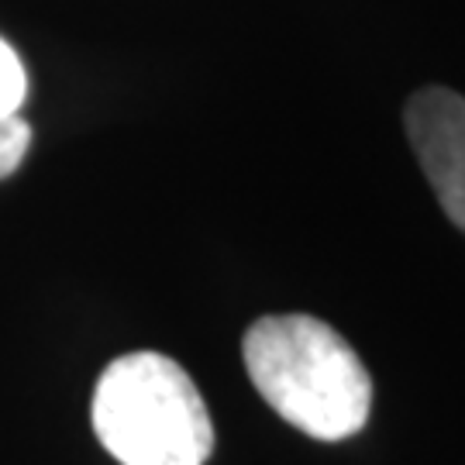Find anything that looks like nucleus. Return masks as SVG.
Here are the masks:
<instances>
[{"instance_id":"nucleus-3","label":"nucleus","mask_w":465,"mask_h":465,"mask_svg":"<svg viewBox=\"0 0 465 465\" xmlns=\"http://www.w3.org/2000/svg\"><path fill=\"white\" fill-rule=\"evenodd\" d=\"M407 138L449 221L465 232V97L424 86L403 111Z\"/></svg>"},{"instance_id":"nucleus-4","label":"nucleus","mask_w":465,"mask_h":465,"mask_svg":"<svg viewBox=\"0 0 465 465\" xmlns=\"http://www.w3.org/2000/svg\"><path fill=\"white\" fill-rule=\"evenodd\" d=\"M25 94H28V73L21 66L17 52L0 38V117L21 114Z\"/></svg>"},{"instance_id":"nucleus-1","label":"nucleus","mask_w":465,"mask_h":465,"mask_svg":"<svg viewBox=\"0 0 465 465\" xmlns=\"http://www.w3.org/2000/svg\"><path fill=\"white\" fill-rule=\"evenodd\" d=\"M245 369L269 407L317 441H345L369 424L372 380L341 334L311 314H272L245 334Z\"/></svg>"},{"instance_id":"nucleus-2","label":"nucleus","mask_w":465,"mask_h":465,"mask_svg":"<svg viewBox=\"0 0 465 465\" xmlns=\"http://www.w3.org/2000/svg\"><path fill=\"white\" fill-rule=\"evenodd\" d=\"M90 417L117 465H203L214 451L200 390L159 351H132L104 369Z\"/></svg>"},{"instance_id":"nucleus-5","label":"nucleus","mask_w":465,"mask_h":465,"mask_svg":"<svg viewBox=\"0 0 465 465\" xmlns=\"http://www.w3.org/2000/svg\"><path fill=\"white\" fill-rule=\"evenodd\" d=\"M32 145V128L21 114L0 117V180H7L28 155Z\"/></svg>"}]
</instances>
